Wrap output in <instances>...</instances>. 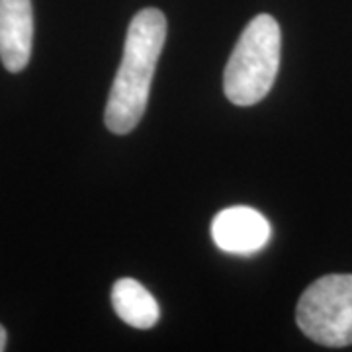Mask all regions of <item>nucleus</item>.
<instances>
[{"mask_svg":"<svg viewBox=\"0 0 352 352\" xmlns=\"http://www.w3.org/2000/svg\"><path fill=\"white\" fill-rule=\"evenodd\" d=\"M166 39V18L157 8H143L127 28L122 65L106 102V127L126 135L141 122L151 90L153 75Z\"/></svg>","mask_w":352,"mask_h":352,"instance_id":"obj_1","label":"nucleus"},{"mask_svg":"<svg viewBox=\"0 0 352 352\" xmlns=\"http://www.w3.org/2000/svg\"><path fill=\"white\" fill-rule=\"evenodd\" d=\"M282 34L270 14L254 16L239 36L223 73L226 96L235 106H254L266 98L280 67Z\"/></svg>","mask_w":352,"mask_h":352,"instance_id":"obj_2","label":"nucleus"},{"mask_svg":"<svg viewBox=\"0 0 352 352\" xmlns=\"http://www.w3.org/2000/svg\"><path fill=\"white\" fill-rule=\"evenodd\" d=\"M302 333L323 346L352 344V274H329L305 289L296 307Z\"/></svg>","mask_w":352,"mask_h":352,"instance_id":"obj_3","label":"nucleus"},{"mask_svg":"<svg viewBox=\"0 0 352 352\" xmlns=\"http://www.w3.org/2000/svg\"><path fill=\"white\" fill-rule=\"evenodd\" d=\"M272 229L268 219L247 206H233L215 215L212 237L221 251L231 254H252L268 243Z\"/></svg>","mask_w":352,"mask_h":352,"instance_id":"obj_4","label":"nucleus"},{"mask_svg":"<svg viewBox=\"0 0 352 352\" xmlns=\"http://www.w3.org/2000/svg\"><path fill=\"white\" fill-rule=\"evenodd\" d=\"M32 0H0V59L6 71H24L32 57Z\"/></svg>","mask_w":352,"mask_h":352,"instance_id":"obj_5","label":"nucleus"},{"mask_svg":"<svg viewBox=\"0 0 352 352\" xmlns=\"http://www.w3.org/2000/svg\"><path fill=\"white\" fill-rule=\"evenodd\" d=\"M112 305L118 317L135 329L155 327L161 317L159 303L133 278H122L113 284Z\"/></svg>","mask_w":352,"mask_h":352,"instance_id":"obj_6","label":"nucleus"},{"mask_svg":"<svg viewBox=\"0 0 352 352\" xmlns=\"http://www.w3.org/2000/svg\"><path fill=\"white\" fill-rule=\"evenodd\" d=\"M6 349V329L0 325V352Z\"/></svg>","mask_w":352,"mask_h":352,"instance_id":"obj_7","label":"nucleus"}]
</instances>
